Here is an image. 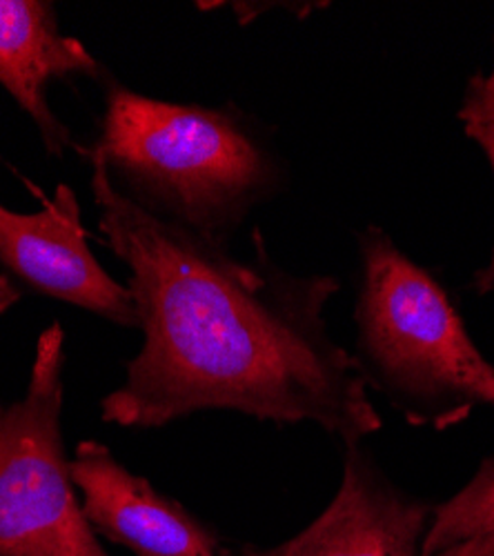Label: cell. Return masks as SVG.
Masks as SVG:
<instances>
[{
    "label": "cell",
    "mask_w": 494,
    "mask_h": 556,
    "mask_svg": "<svg viewBox=\"0 0 494 556\" xmlns=\"http://www.w3.org/2000/svg\"><path fill=\"white\" fill-rule=\"evenodd\" d=\"M103 116L87 161L143 210L201 237L228 241L286 182L269 134L235 105L172 103L103 74Z\"/></svg>",
    "instance_id": "2"
},
{
    "label": "cell",
    "mask_w": 494,
    "mask_h": 556,
    "mask_svg": "<svg viewBox=\"0 0 494 556\" xmlns=\"http://www.w3.org/2000/svg\"><path fill=\"white\" fill-rule=\"evenodd\" d=\"M490 405H492V407H494V394H492V401H490Z\"/></svg>",
    "instance_id": "12"
},
{
    "label": "cell",
    "mask_w": 494,
    "mask_h": 556,
    "mask_svg": "<svg viewBox=\"0 0 494 556\" xmlns=\"http://www.w3.org/2000/svg\"><path fill=\"white\" fill-rule=\"evenodd\" d=\"M356 361L370 388L417 428L447 430L490 405L494 365L436 276L381 227L358 235Z\"/></svg>",
    "instance_id": "3"
},
{
    "label": "cell",
    "mask_w": 494,
    "mask_h": 556,
    "mask_svg": "<svg viewBox=\"0 0 494 556\" xmlns=\"http://www.w3.org/2000/svg\"><path fill=\"white\" fill-rule=\"evenodd\" d=\"M23 292L10 281L5 274H0V316L8 314L18 301H21Z\"/></svg>",
    "instance_id": "11"
},
{
    "label": "cell",
    "mask_w": 494,
    "mask_h": 556,
    "mask_svg": "<svg viewBox=\"0 0 494 556\" xmlns=\"http://www.w3.org/2000/svg\"><path fill=\"white\" fill-rule=\"evenodd\" d=\"M343 447L341 485L317 519L279 545L232 556H421L430 505L394 485L362 441Z\"/></svg>",
    "instance_id": "6"
},
{
    "label": "cell",
    "mask_w": 494,
    "mask_h": 556,
    "mask_svg": "<svg viewBox=\"0 0 494 556\" xmlns=\"http://www.w3.org/2000/svg\"><path fill=\"white\" fill-rule=\"evenodd\" d=\"M65 332L36 341L21 399L0 403V556H110L89 526L63 439Z\"/></svg>",
    "instance_id": "4"
},
{
    "label": "cell",
    "mask_w": 494,
    "mask_h": 556,
    "mask_svg": "<svg viewBox=\"0 0 494 556\" xmlns=\"http://www.w3.org/2000/svg\"><path fill=\"white\" fill-rule=\"evenodd\" d=\"M89 176L101 243L129 269L143 332L101 419L156 430L207 409L277 426L314 424L343 443L383 428L354 354L332 341L330 274H292L254 229L252 256L127 199L97 161Z\"/></svg>",
    "instance_id": "1"
},
{
    "label": "cell",
    "mask_w": 494,
    "mask_h": 556,
    "mask_svg": "<svg viewBox=\"0 0 494 556\" xmlns=\"http://www.w3.org/2000/svg\"><path fill=\"white\" fill-rule=\"evenodd\" d=\"M457 118L494 174V63L490 72H477L466 83ZM470 288L481 296L494 292V248L490 261L474 271Z\"/></svg>",
    "instance_id": "10"
},
{
    "label": "cell",
    "mask_w": 494,
    "mask_h": 556,
    "mask_svg": "<svg viewBox=\"0 0 494 556\" xmlns=\"http://www.w3.org/2000/svg\"><path fill=\"white\" fill-rule=\"evenodd\" d=\"M92 530L134 556H232L218 530L134 475L99 441H80L69 460Z\"/></svg>",
    "instance_id": "7"
},
{
    "label": "cell",
    "mask_w": 494,
    "mask_h": 556,
    "mask_svg": "<svg viewBox=\"0 0 494 556\" xmlns=\"http://www.w3.org/2000/svg\"><path fill=\"white\" fill-rule=\"evenodd\" d=\"M103 74L92 52L61 31L54 3L0 0V87L29 116L50 156L63 159L72 148V131L50 105V85Z\"/></svg>",
    "instance_id": "8"
},
{
    "label": "cell",
    "mask_w": 494,
    "mask_h": 556,
    "mask_svg": "<svg viewBox=\"0 0 494 556\" xmlns=\"http://www.w3.org/2000/svg\"><path fill=\"white\" fill-rule=\"evenodd\" d=\"M421 556H494V454L430 515Z\"/></svg>",
    "instance_id": "9"
},
{
    "label": "cell",
    "mask_w": 494,
    "mask_h": 556,
    "mask_svg": "<svg viewBox=\"0 0 494 556\" xmlns=\"http://www.w3.org/2000/svg\"><path fill=\"white\" fill-rule=\"evenodd\" d=\"M34 214L0 205V274L21 292L48 296L97 314L118 328L139 330V312L129 288L118 283L89 250L80 205L69 185H59Z\"/></svg>",
    "instance_id": "5"
}]
</instances>
